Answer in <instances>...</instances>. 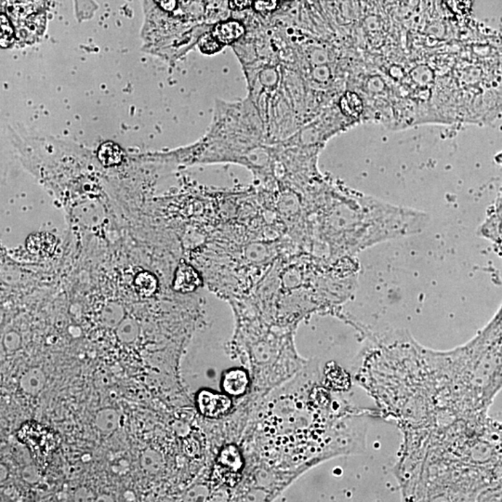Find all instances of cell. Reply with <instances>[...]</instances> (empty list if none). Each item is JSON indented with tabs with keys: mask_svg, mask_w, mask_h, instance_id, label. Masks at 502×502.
<instances>
[{
	"mask_svg": "<svg viewBox=\"0 0 502 502\" xmlns=\"http://www.w3.org/2000/svg\"><path fill=\"white\" fill-rule=\"evenodd\" d=\"M312 253L332 261L355 258L390 240L421 233L430 216L350 190L320 178L304 200Z\"/></svg>",
	"mask_w": 502,
	"mask_h": 502,
	"instance_id": "obj_1",
	"label": "cell"
},
{
	"mask_svg": "<svg viewBox=\"0 0 502 502\" xmlns=\"http://www.w3.org/2000/svg\"><path fill=\"white\" fill-rule=\"evenodd\" d=\"M17 436L40 463L46 461L58 445L57 434L37 423L23 424L19 430Z\"/></svg>",
	"mask_w": 502,
	"mask_h": 502,
	"instance_id": "obj_2",
	"label": "cell"
},
{
	"mask_svg": "<svg viewBox=\"0 0 502 502\" xmlns=\"http://www.w3.org/2000/svg\"><path fill=\"white\" fill-rule=\"evenodd\" d=\"M242 468L243 459L239 448L227 445L218 456L213 475L223 484L234 485L239 482Z\"/></svg>",
	"mask_w": 502,
	"mask_h": 502,
	"instance_id": "obj_3",
	"label": "cell"
},
{
	"mask_svg": "<svg viewBox=\"0 0 502 502\" xmlns=\"http://www.w3.org/2000/svg\"><path fill=\"white\" fill-rule=\"evenodd\" d=\"M197 405L199 412L208 418H221L231 410L232 401L227 395L202 390L197 395Z\"/></svg>",
	"mask_w": 502,
	"mask_h": 502,
	"instance_id": "obj_4",
	"label": "cell"
},
{
	"mask_svg": "<svg viewBox=\"0 0 502 502\" xmlns=\"http://www.w3.org/2000/svg\"><path fill=\"white\" fill-rule=\"evenodd\" d=\"M201 284V279L196 270L190 265L183 264L176 270L173 288L177 292H193Z\"/></svg>",
	"mask_w": 502,
	"mask_h": 502,
	"instance_id": "obj_5",
	"label": "cell"
},
{
	"mask_svg": "<svg viewBox=\"0 0 502 502\" xmlns=\"http://www.w3.org/2000/svg\"><path fill=\"white\" fill-rule=\"evenodd\" d=\"M245 34V28L237 21H227L214 26L212 36L223 46L234 43Z\"/></svg>",
	"mask_w": 502,
	"mask_h": 502,
	"instance_id": "obj_6",
	"label": "cell"
},
{
	"mask_svg": "<svg viewBox=\"0 0 502 502\" xmlns=\"http://www.w3.org/2000/svg\"><path fill=\"white\" fill-rule=\"evenodd\" d=\"M248 385V374L242 370H232L224 374L223 388L227 394L239 396L245 394Z\"/></svg>",
	"mask_w": 502,
	"mask_h": 502,
	"instance_id": "obj_7",
	"label": "cell"
},
{
	"mask_svg": "<svg viewBox=\"0 0 502 502\" xmlns=\"http://www.w3.org/2000/svg\"><path fill=\"white\" fill-rule=\"evenodd\" d=\"M124 157L125 153L123 149L113 141H106L98 148L97 159L103 167H119L122 164Z\"/></svg>",
	"mask_w": 502,
	"mask_h": 502,
	"instance_id": "obj_8",
	"label": "cell"
},
{
	"mask_svg": "<svg viewBox=\"0 0 502 502\" xmlns=\"http://www.w3.org/2000/svg\"><path fill=\"white\" fill-rule=\"evenodd\" d=\"M46 378L39 368L28 371L21 379V388L26 394L36 395L43 390Z\"/></svg>",
	"mask_w": 502,
	"mask_h": 502,
	"instance_id": "obj_9",
	"label": "cell"
},
{
	"mask_svg": "<svg viewBox=\"0 0 502 502\" xmlns=\"http://www.w3.org/2000/svg\"><path fill=\"white\" fill-rule=\"evenodd\" d=\"M96 427L101 432H112L117 429L119 423V416L116 410L106 408L99 411L95 420Z\"/></svg>",
	"mask_w": 502,
	"mask_h": 502,
	"instance_id": "obj_10",
	"label": "cell"
},
{
	"mask_svg": "<svg viewBox=\"0 0 502 502\" xmlns=\"http://www.w3.org/2000/svg\"><path fill=\"white\" fill-rule=\"evenodd\" d=\"M136 291L141 297H152L157 290V280L149 272H143L135 277Z\"/></svg>",
	"mask_w": 502,
	"mask_h": 502,
	"instance_id": "obj_11",
	"label": "cell"
},
{
	"mask_svg": "<svg viewBox=\"0 0 502 502\" xmlns=\"http://www.w3.org/2000/svg\"><path fill=\"white\" fill-rule=\"evenodd\" d=\"M362 101L357 94L352 92L346 93L341 98V109L343 114L349 117H357L362 111Z\"/></svg>",
	"mask_w": 502,
	"mask_h": 502,
	"instance_id": "obj_12",
	"label": "cell"
},
{
	"mask_svg": "<svg viewBox=\"0 0 502 502\" xmlns=\"http://www.w3.org/2000/svg\"><path fill=\"white\" fill-rule=\"evenodd\" d=\"M223 47V45H221L212 34L203 37L199 43L200 50L205 54H213L218 52Z\"/></svg>",
	"mask_w": 502,
	"mask_h": 502,
	"instance_id": "obj_13",
	"label": "cell"
},
{
	"mask_svg": "<svg viewBox=\"0 0 502 502\" xmlns=\"http://www.w3.org/2000/svg\"><path fill=\"white\" fill-rule=\"evenodd\" d=\"M277 0H253V6L257 12L261 13H270L274 12L277 8Z\"/></svg>",
	"mask_w": 502,
	"mask_h": 502,
	"instance_id": "obj_14",
	"label": "cell"
},
{
	"mask_svg": "<svg viewBox=\"0 0 502 502\" xmlns=\"http://www.w3.org/2000/svg\"><path fill=\"white\" fill-rule=\"evenodd\" d=\"M253 4V0H229V6L231 9L241 10Z\"/></svg>",
	"mask_w": 502,
	"mask_h": 502,
	"instance_id": "obj_15",
	"label": "cell"
}]
</instances>
